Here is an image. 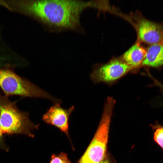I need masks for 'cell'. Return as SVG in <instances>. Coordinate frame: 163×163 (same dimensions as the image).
I'll return each instance as SVG.
<instances>
[{
	"mask_svg": "<svg viewBox=\"0 0 163 163\" xmlns=\"http://www.w3.org/2000/svg\"><path fill=\"white\" fill-rule=\"evenodd\" d=\"M90 2L80 0H34L25 4L26 12L51 31H80L81 14Z\"/></svg>",
	"mask_w": 163,
	"mask_h": 163,
	"instance_id": "cell-1",
	"label": "cell"
},
{
	"mask_svg": "<svg viewBox=\"0 0 163 163\" xmlns=\"http://www.w3.org/2000/svg\"><path fill=\"white\" fill-rule=\"evenodd\" d=\"M0 121L3 134H23L34 137L32 132L39 125L30 120L28 113L20 110L14 103L0 94Z\"/></svg>",
	"mask_w": 163,
	"mask_h": 163,
	"instance_id": "cell-2",
	"label": "cell"
},
{
	"mask_svg": "<svg viewBox=\"0 0 163 163\" xmlns=\"http://www.w3.org/2000/svg\"><path fill=\"white\" fill-rule=\"evenodd\" d=\"M115 102L112 97L107 99L96 132L78 163H100L106 156L110 124Z\"/></svg>",
	"mask_w": 163,
	"mask_h": 163,
	"instance_id": "cell-3",
	"label": "cell"
},
{
	"mask_svg": "<svg viewBox=\"0 0 163 163\" xmlns=\"http://www.w3.org/2000/svg\"><path fill=\"white\" fill-rule=\"evenodd\" d=\"M0 87L7 95L43 98L54 103H61L62 102L29 80L7 69L0 68Z\"/></svg>",
	"mask_w": 163,
	"mask_h": 163,
	"instance_id": "cell-4",
	"label": "cell"
},
{
	"mask_svg": "<svg viewBox=\"0 0 163 163\" xmlns=\"http://www.w3.org/2000/svg\"><path fill=\"white\" fill-rule=\"evenodd\" d=\"M132 69L124 61L115 60L94 71L91 77L94 82H111L119 78Z\"/></svg>",
	"mask_w": 163,
	"mask_h": 163,
	"instance_id": "cell-5",
	"label": "cell"
},
{
	"mask_svg": "<svg viewBox=\"0 0 163 163\" xmlns=\"http://www.w3.org/2000/svg\"><path fill=\"white\" fill-rule=\"evenodd\" d=\"M58 103H54L44 113L42 120L46 123L50 124L59 129L70 139L69 133V120L74 111V106L68 109L62 108Z\"/></svg>",
	"mask_w": 163,
	"mask_h": 163,
	"instance_id": "cell-6",
	"label": "cell"
},
{
	"mask_svg": "<svg viewBox=\"0 0 163 163\" xmlns=\"http://www.w3.org/2000/svg\"><path fill=\"white\" fill-rule=\"evenodd\" d=\"M138 34L141 40L149 44L161 43L163 40L162 26L146 19H142L139 22Z\"/></svg>",
	"mask_w": 163,
	"mask_h": 163,
	"instance_id": "cell-7",
	"label": "cell"
},
{
	"mask_svg": "<svg viewBox=\"0 0 163 163\" xmlns=\"http://www.w3.org/2000/svg\"><path fill=\"white\" fill-rule=\"evenodd\" d=\"M163 64V44L162 42L152 44L146 51L142 65L157 67Z\"/></svg>",
	"mask_w": 163,
	"mask_h": 163,
	"instance_id": "cell-8",
	"label": "cell"
},
{
	"mask_svg": "<svg viewBox=\"0 0 163 163\" xmlns=\"http://www.w3.org/2000/svg\"><path fill=\"white\" fill-rule=\"evenodd\" d=\"M146 53L145 50L137 43L124 54L123 57L124 62L133 69L142 64Z\"/></svg>",
	"mask_w": 163,
	"mask_h": 163,
	"instance_id": "cell-9",
	"label": "cell"
},
{
	"mask_svg": "<svg viewBox=\"0 0 163 163\" xmlns=\"http://www.w3.org/2000/svg\"><path fill=\"white\" fill-rule=\"evenodd\" d=\"M50 163H71L68 157V155L65 152H62L58 155L54 154L51 156Z\"/></svg>",
	"mask_w": 163,
	"mask_h": 163,
	"instance_id": "cell-10",
	"label": "cell"
},
{
	"mask_svg": "<svg viewBox=\"0 0 163 163\" xmlns=\"http://www.w3.org/2000/svg\"><path fill=\"white\" fill-rule=\"evenodd\" d=\"M155 128L154 139L163 150V126H158Z\"/></svg>",
	"mask_w": 163,
	"mask_h": 163,
	"instance_id": "cell-11",
	"label": "cell"
},
{
	"mask_svg": "<svg viewBox=\"0 0 163 163\" xmlns=\"http://www.w3.org/2000/svg\"><path fill=\"white\" fill-rule=\"evenodd\" d=\"M0 148L5 150H8V147L6 145L3 137V134L2 132L0 121Z\"/></svg>",
	"mask_w": 163,
	"mask_h": 163,
	"instance_id": "cell-12",
	"label": "cell"
},
{
	"mask_svg": "<svg viewBox=\"0 0 163 163\" xmlns=\"http://www.w3.org/2000/svg\"><path fill=\"white\" fill-rule=\"evenodd\" d=\"M100 163H114V162L111 157L107 154L104 159Z\"/></svg>",
	"mask_w": 163,
	"mask_h": 163,
	"instance_id": "cell-13",
	"label": "cell"
},
{
	"mask_svg": "<svg viewBox=\"0 0 163 163\" xmlns=\"http://www.w3.org/2000/svg\"><path fill=\"white\" fill-rule=\"evenodd\" d=\"M162 27H163V26H162ZM162 43L163 44V40L162 41Z\"/></svg>",
	"mask_w": 163,
	"mask_h": 163,
	"instance_id": "cell-14",
	"label": "cell"
}]
</instances>
